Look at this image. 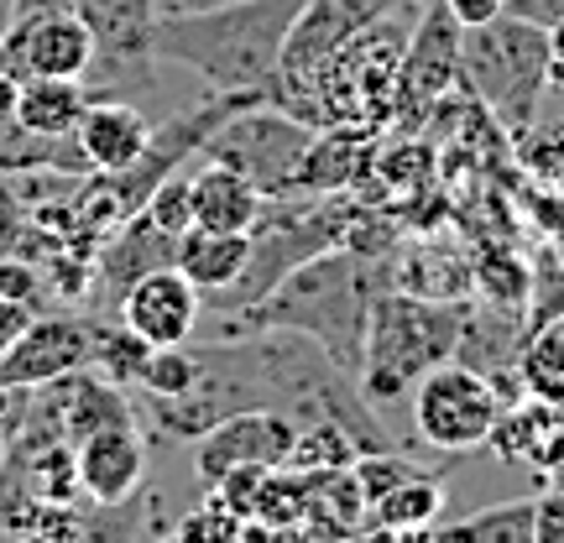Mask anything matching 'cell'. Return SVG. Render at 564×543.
<instances>
[{"instance_id":"cell-1","label":"cell","mask_w":564,"mask_h":543,"mask_svg":"<svg viewBox=\"0 0 564 543\" xmlns=\"http://www.w3.org/2000/svg\"><path fill=\"white\" fill-rule=\"evenodd\" d=\"M382 287H392V262L387 257H366V251L335 246V251H319L303 267H293L262 303H251L241 314L209 319L215 335H204V340H236V335H262V329H299L340 371L361 377L366 324H371V303H377Z\"/></svg>"},{"instance_id":"cell-2","label":"cell","mask_w":564,"mask_h":543,"mask_svg":"<svg viewBox=\"0 0 564 543\" xmlns=\"http://www.w3.org/2000/svg\"><path fill=\"white\" fill-rule=\"evenodd\" d=\"M303 6L308 0H209L194 11H158L152 53L199 74L204 89L267 95Z\"/></svg>"},{"instance_id":"cell-3","label":"cell","mask_w":564,"mask_h":543,"mask_svg":"<svg viewBox=\"0 0 564 543\" xmlns=\"http://www.w3.org/2000/svg\"><path fill=\"white\" fill-rule=\"evenodd\" d=\"M470 324V298H423L408 287H382L366 324V356L356 387L382 413L387 403L413 398L419 377L455 361Z\"/></svg>"},{"instance_id":"cell-4","label":"cell","mask_w":564,"mask_h":543,"mask_svg":"<svg viewBox=\"0 0 564 543\" xmlns=\"http://www.w3.org/2000/svg\"><path fill=\"white\" fill-rule=\"evenodd\" d=\"M460 89L491 121L523 137L549 89V32L518 17H491L460 32Z\"/></svg>"},{"instance_id":"cell-5","label":"cell","mask_w":564,"mask_h":543,"mask_svg":"<svg viewBox=\"0 0 564 543\" xmlns=\"http://www.w3.org/2000/svg\"><path fill=\"white\" fill-rule=\"evenodd\" d=\"M502 408L507 398L497 392V382L486 371H476L470 361H444L429 377H419V387H413V428L440 455L486 449Z\"/></svg>"},{"instance_id":"cell-6","label":"cell","mask_w":564,"mask_h":543,"mask_svg":"<svg viewBox=\"0 0 564 543\" xmlns=\"http://www.w3.org/2000/svg\"><path fill=\"white\" fill-rule=\"evenodd\" d=\"M314 131H319V126L288 116V110H278L272 100H257V105H246V110H236L215 137L204 141L199 158L246 173V178L272 199V194H293V178H299V162H303V152H308Z\"/></svg>"},{"instance_id":"cell-7","label":"cell","mask_w":564,"mask_h":543,"mask_svg":"<svg viewBox=\"0 0 564 543\" xmlns=\"http://www.w3.org/2000/svg\"><path fill=\"white\" fill-rule=\"evenodd\" d=\"M460 21L444 0H423L419 21H413V37L403 47L398 63V95H392V116H423L460 84Z\"/></svg>"},{"instance_id":"cell-8","label":"cell","mask_w":564,"mask_h":543,"mask_svg":"<svg viewBox=\"0 0 564 543\" xmlns=\"http://www.w3.org/2000/svg\"><path fill=\"white\" fill-rule=\"evenodd\" d=\"M293 434H299V423L278 413V408H241V413H230L225 423H215L209 434L194 439V470H199L204 491L230 476V470H241V465H288L293 455Z\"/></svg>"},{"instance_id":"cell-9","label":"cell","mask_w":564,"mask_h":543,"mask_svg":"<svg viewBox=\"0 0 564 543\" xmlns=\"http://www.w3.org/2000/svg\"><path fill=\"white\" fill-rule=\"evenodd\" d=\"M116 319L131 335H141L147 345H188V340H199L204 293L173 262L152 267V272H141L116 298Z\"/></svg>"},{"instance_id":"cell-10","label":"cell","mask_w":564,"mask_h":543,"mask_svg":"<svg viewBox=\"0 0 564 543\" xmlns=\"http://www.w3.org/2000/svg\"><path fill=\"white\" fill-rule=\"evenodd\" d=\"M74 470H79V497L95 507H126L147 481V428L131 423H105L74 444Z\"/></svg>"},{"instance_id":"cell-11","label":"cell","mask_w":564,"mask_h":543,"mask_svg":"<svg viewBox=\"0 0 564 543\" xmlns=\"http://www.w3.org/2000/svg\"><path fill=\"white\" fill-rule=\"evenodd\" d=\"M79 366H89V319L79 314H32V324L0 350V377L26 392Z\"/></svg>"},{"instance_id":"cell-12","label":"cell","mask_w":564,"mask_h":543,"mask_svg":"<svg viewBox=\"0 0 564 543\" xmlns=\"http://www.w3.org/2000/svg\"><path fill=\"white\" fill-rule=\"evenodd\" d=\"M486 449H497L507 465H528L539 476H564V408L539 403V398L502 408Z\"/></svg>"},{"instance_id":"cell-13","label":"cell","mask_w":564,"mask_h":543,"mask_svg":"<svg viewBox=\"0 0 564 543\" xmlns=\"http://www.w3.org/2000/svg\"><path fill=\"white\" fill-rule=\"evenodd\" d=\"M173 251H178V236L158 230V225L137 209L121 230H110V236L95 246V287H105V298L116 303L141 272L173 262Z\"/></svg>"},{"instance_id":"cell-14","label":"cell","mask_w":564,"mask_h":543,"mask_svg":"<svg viewBox=\"0 0 564 543\" xmlns=\"http://www.w3.org/2000/svg\"><path fill=\"white\" fill-rule=\"evenodd\" d=\"M74 137H79L89 173H121V167H131L141 158V146L152 137V121L131 100H89Z\"/></svg>"},{"instance_id":"cell-15","label":"cell","mask_w":564,"mask_h":543,"mask_svg":"<svg viewBox=\"0 0 564 543\" xmlns=\"http://www.w3.org/2000/svg\"><path fill=\"white\" fill-rule=\"evenodd\" d=\"M246 257H251V230H204V225H188L178 236L173 267H178L183 278L204 293V303H209L241 278Z\"/></svg>"},{"instance_id":"cell-16","label":"cell","mask_w":564,"mask_h":543,"mask_svg":"<svg viewBox=\"0 0 564 543\" xmlns=\"http://www.w3.org/2000/svg\"><path fill=\"white\" fill-rule=\"evenodd\" d=\"M262 204L267 194L236 167H225V162L194 167V225L204 230H251L262 220Z\"/></svg>"},{"instance_id":"cell-17","label":"cell","mask_w":564,"mask_h":543,"mask_svg":"<svg viewBox=\"0 0 564 543\" xmlns=\"http://www.w3.org/2000/svg\"><path fill=\"white\" fill-rule=\"evenodd\" d=\"M444 512V481L434 470H419L398 481L392 491H382L377 502L366 507L361 533H398V539H423L429 528L440 523Z\"/></svg>"},{"instance_id":"cell-18","label":"cell","mask_w":564,"mask_h":543,"mask_svg":"<svg viewBox=\"0 0 564 543\" xmlns=\"http://www.w3.org/2000/svg\"><path fill=\"white\" fill-rule=\"evenodd\" d=\"M89 110V89L84 79H42V74H26L17 95V121L42 131V137H74Z\"/></svg>"},{"instance_id":"cell-19","label":"cell","mask_w":564,"mask_h":543,"mask_svg":"<svg viewBox=\"0 0 564 543\" xmlns=\"http://www.w3.org/2000/svg\"><path fill=\"white\" fill-rule=\"evenodd\" d=\"M387 262H392V287H408L423 298H470L476 287V262L455 246H444V257L434 246H423V251H403Z\"/></svg>"},{"instance_id":"cell-20","label":"cell","mask_w":564,"mask_h":543,"mask_svg":"<svg viewBox=\"0 0 564 543\" xmlns=\"http://www.w3.org/2000/svg\"><path fill=\"white\" fill-rule=\"evenodd\" d=\"M429 533L440 539H476V543H533V497H507V502H491L470 518H455V523H434Z\"/></svg>"},{"instance_id":"cell-21","label":"cell","mask_w":564,"mask_h":543,"mask_svg":"<svg viewBox=\"0 0 564 543\" xmlns=\"http://www.w3.org/2000/svg\"><path fill=\"white\" fill-rule=\"evenodd\" d=\"M147 350L152 345L131 335L126 324H95L89 319V371H100L105 382L116 387H137L141 366H147Z\"/></svg>"},{"instance_id":"cell-22","label":"cell","mask_w":564,"mask_h":543,"mask_svg":"<svg viewBox=\"0 0 564 543\" xmlns=\"http://www.w3.org/2000/svg\"><path fill=\"white\" fill-rule=\"evenodd\" d=\"M518 382H523L528 398L564 408V340L554 324L523 340V350H518Z\"/></svg>"},{"instance_id":"cell-23","label":"cell","mask_w":564,"mask_h":543,"mask_svg":"<svg viewBox=\"0 0 564 543\" xmlns=\"http://www.w3.org/2000/svg\"><path fill=\"white\" fill-rule=\"evenodd\" d=\"M564 314V262L539 246V257L528 262V298H523V335H539Z\"/></svg>"},{"instance_id":"cell-24","label":"cell","mask_w":564,"mask_h":543,"mask_svg":"<svg viewBox=\"0 0 564 543\" xmlns=\"http://www.w3.org/2000/svg\"><path fill=\"white\" fill-rule=\"evenodd\" d=\"M518 152H523V167L533 178H560L564 173V131L560 126H528L523 141H518Z\"/></svg>"},{"instance_id":"cell-25","label":"cell","mask_w":564,"mask_h":543,"mask_svg":"<svg viewBox=\"0 0 564 543\" xmlns=\"http://www.w3.org/2000/svg\"><path fill=\"white\" fill-rule=\"evenodd\" d=\"M26 225H32V209H26V199L17 194L11 173H0V257H17Z\"/></svg>"},{"instance_id":"cell-26","label":"cell","mask_w":564,"mask_h":543,"mask_svg":"<svg viewBox=\"0 0 564 543\" xmlns=\"http://www.w3.org/2000/svg\"><path fill=\"white\" fill-rule=\"evenodd\" d=\"M533 543H564V476L533 497Z\"/></svg>"},{"instance_id":"cell-27","label":"cell","mask_w":564,"mask_h":543,"mask_svg":"<svg viewBox=\"0 0 564 543\" xmlns=\"http://www.w3.org/2000/svg\"><path fill=\"white\" fill-rule=\"evenodd\" d=\"M42 293V267L26 262V257H0V298H17L37 308Z\"/></svg>"},{"instance_id":"cell-28","label":"cell","mask_w":564,"mask_h":543,"mask_svg":"<svg viewBox=\"0 0 564 543\" xmlns=\"http://www.w3.org/2000/svg\"><path fill=\"white\" fill-rule=\"evenodd\" d=\"M507 17H518V21H533V26H544V32H554L564 21V0H507L502 6Z\"/></svg>"},{"instance_id":"cell-29","label":"cell","mask_w":564,"mask_h":543,"mask_svg":"<svg viewBox=\"0 0 564 543\" xmlns=\"http://www.w3.org/2000/svg\"><path fill=\"white\" fill-rule=\"evenodd\" d=\"M444 6L455 11V21H460V26H476V21L502 17V6H507V0H444Z\"/></svg>"},{"instance_id":"cell-30","label":"cell","mask_w":564,"mask_h":543,"mask_svg":"<svg viewBox=\"0 0 564 543\" xmlns=\"http://www.w3.org/2000/svg\"><path fill=\"white\" fill-rule=\"evenodd\" d=\"M549 89L564 95V21L549 32Z\"/></svg>"},{"instance_id":"cell-31","label":"cell","mask_w":564,"mask_h":543,"mask_svg":"<svg viewBox=\"0 0 564 543\" xmlns=\"http://www.w3.org/2000/svg\"><path fill=\"white\" fill-rule=\"evenodd\" d=\"M549 251H554V257H560V262H564V225H560V230H554V236H549Z\"/></svg>"},{"instance_id":"cell-32","label":"cell","mask_w":564,"mask_h":543,"mask_svg":"<svg viewBox=\"0 0 564 543\" xmlns=\"http://www.w3.org/2000/svg\"><path fill=\"white\" fill-rule=\"evenodd\" d=\"M6 455H11V439H6V428H0V465H6Z\"/></svg>"},{"instance_id":"cell-33","label":"cell","mask_w":564,"mask_h":543,"mask_svg":"<svg viewBox=\"0 0 564 543\" xmlns=\"http://www.w3.org/2000/svg\"><path fill=\"white\" fill-rule=\"evenodd\" d=\"M554 329H560V340H564V314H560V319H554Z\"/></svg>"},{"instance_id":"cell-34","label":"cell","mask_w":564,"mask_h":543,"mask_svg":"<svg viewBox=\"0 0 564 543\" xmlns=\"http://www.w3.org/2000/svg\"><path fill=\"white\" fill-rule=\"evenodd\" d=\"M560 183H564V173H560Z\"/></svg>"}]
</instances>
